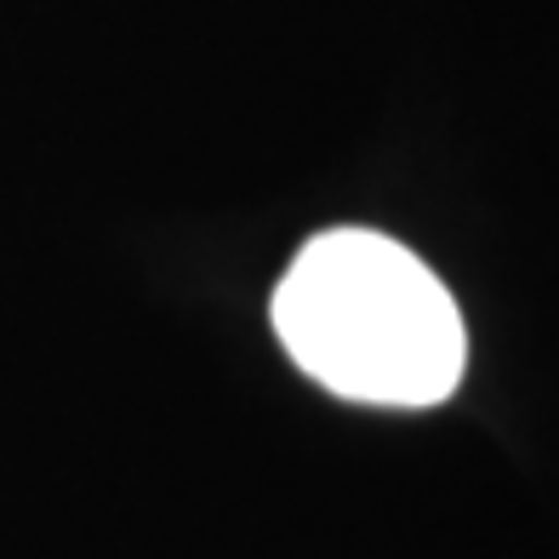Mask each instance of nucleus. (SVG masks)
Returning a JSON list of instances; mask_svg holds the SVG:
<instances>
[{
	"instance_id": "nucleus-1",
	"label": "nucleus",
	"mask_w": 559,
	"mask_h": 559,
	"mask_svg": "<svg viewBox=\"0 0 559 559\" xmlns=\"http://www.w3.org/2000/svg\"><path fill=\"white\" fill-rule=\"evenodd\" d=\"M274 332L320 389L366 405H440L468 366L451 292L371 228H332L274 286Z\"/></svg>"
}]
</instances>
